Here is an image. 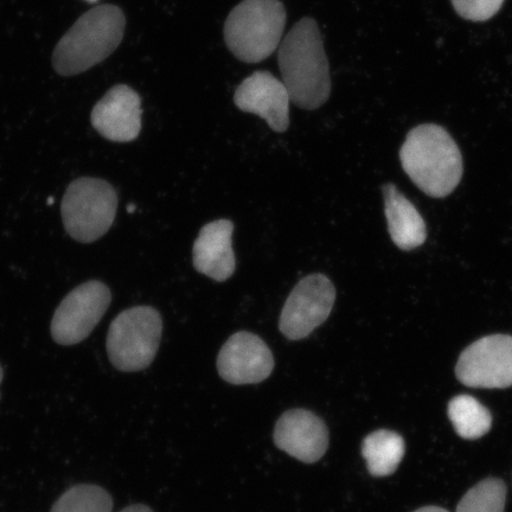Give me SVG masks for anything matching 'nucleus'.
I'll use <instances>...</instances> for the list:
<instances>
[{
  "instance_id": "0eeeda50",
  "label": "nucleus",
  "mask_w": 512,
  "mask_h": 512,
  "mask_svg": "<svg viewBox=\"0 0 512 512\" xmlns=\"http://www.w3.org/2000/svg\"><path fill=\"white\" fill-rule=\"evenodd\" d=\"M111 302V290L102 281L91 280L74 288L51 320L54 341L64 347L85 341L105 316Z\"/></svg>"
},
{
  "instance_id": "412c9836",
  "label": "nucleus",
  "mask_w": 512,
  "mask_h": 512,
  "mask_svg": "<svg viewBox=\"0 0 512 512\" xmlns=\"http://www.w3.org/2000/svg\"><path fill=\"white\" fill-rule=\"evenodd\" d=\"M120 512H153L147 505L144 504H133L130 507L121 510Z\"/></svg>"
},
{
  "instance_id": "6ab92c4d",
  "label": "nucleus",
  "mask_w": 512,
  "mask_h": 512,
  "mask_svg": "<svg viewBox=\"0 0 512 512\" xmlns=\"http://www.w3.org/2000/svg\"><path fill=\"white\" fill-rule=\"evenodd\" d=\"M505 499L507 485L503 480L488 478L467 491L456 512H504Z\"/></svg>"
},
{
  "instance_id": "9d476101",
  "label": "nucleus",
  "mask_w": 512,
  "mask_h": 512,
  "mask_svg": "<svg viewBox=\"0 0 512 512\" xmlns=\"http://www.w3.org/2000/svg\"><path fill=\"white\" fill-rule=\"evenodd\" d=\"M217 369L224 381L236 386L260 383L272 374L274 357L259 336L240 331L223 345Z\"/></svg>"
},
{
  "instance_id": "1a4fd4ad",
  "label": "nucleus",
  "mask_w": 512,
  "mask_h": 512,
  "mask_svg": "<svg viewBox=\"0 0 512 512\" xmlns=\"http://www.w3.org/2000/svg\"><path fill=\"white\" fill-rule=\"evenodd\" d=\"M456 375L466 387H511L512 336L491 335L472 343L460 355Z\"/></svg>"
},
{
  "instance_id": "b1692460",
  "label": "nucleus",
  "mask_w": 512,
  "mask_h": 512,
  "mask_svg": "<svg viewBox=\"0 0 512 512\" xmlns=\"http://www.w3.org/2000/svg\"><path fill=\"white\" fill-rule=\"evenodd\" d=\"M88 2H91V3H93V2H96V0H88Z\"/></svg>"
},
{
  "instance_id": "39448f33",
  "label": "nucleus",
  "mask_w": 512,
  "mask_h": 512,
  "mask_svg": "<svg viewBox=\"0 0 512 512\" xmlns=\"http://www.w3.org/2000/svg\"><path fill=\"white\" fill-rule=\"evenodd\" d=\"M163 320L151 306H134L119 313L108 330L106 349L114 368L137 373L155 360Z\"/></svg>"
},
{
  "instance_id": "ddd939ff",
  "label": "nucleus",
  "mask_w": 512,
  "mask_h": 512,
  "mask_svg": "<svg viewBox=\"0 0 512 512\" xmlns=\"http://www.w3.org/2000/svg\"><path fill=\"white\" fill-rule=\"evenodd\" d=\"M92 124L102 137L128 143L142 130V100L132 88L115 86L95 105Z\"/></svg>"
},
{
  "instance_id": "f257e3e1",
  "label": "nucleus",
  "mask_w": 512,
  "mask_h": 512,
  "mask_svg": "<svg viewBox=\"0 0 512 512\" xmlns=\"http://www.w3.org/2000/svg\"><path fill=\"white\" fill-rule=\"evenodd\" d=\"M278 50L281 81L290 93L292 104L307 111L323 106L330 98L331 74L315 19H300Z\"/></svg>"
},
{
  "instance_id": "4be33fe9",
  "label": "nucleus",
  "mask_w": 512,
  "mask_h": 512,
  "mask_svg": "<svg viewBox=\"0 0 512 512\" xmlns=\"http://www.w3.org/2000/svg\"><path fill=\"white\" fill-rule=\"evenodd\" d=\"M414 512H448L447 510L439 507H426L416 510Z\"/></svg>"
},
{
  "instance_id": "20e7f679",
  "label": "nucleus",
  "mask_w": 512,
  "mask_h": 512,
  "mask_svg": "<svg viewBox=\"0 0 512 512\" xmlns=\"http://www.w3.org/2000/svg\"><path fill=\"white\" fill-rule=\"evenodd\" d=\"M286 11L280 0H243L224 24V40L236 59L258 63L284 40Z\"/></svg>"
},
{
  "instance_id": "7ed1b4c3",
  "label": "nucleus",
  "mask_w": 512,
  "mask_h": 512,
  "mask_svg": "<svg viewBox=\"0 0 512 512\" xmlns=\"http://www.w3.org/2000/svg\"><path fill=\"white\" fill-rule=\"evenodd\" d=\"M125 25L123 11L117 6L101 5L88 11L57 44L56 72L72 76L106 60L123 41Z\"/></svg>"
},
{
  "instance_id": "9b49d317",
  "label": "nucleus",
  "mask_w": 512,
  "mask_h": 512,
  "mask_svg": "<svg viewBox=\"0 0 512 512\" xmlns=\"http://www.w3.org/2000/svg\"><path fill=\"white\" fill-rule=\"evenodd\" d=\"M234 102L242 112L259 115L274 132L290 126L291 96L284 82L270 72H255L236 89Z\"/></svg>"
},
{
  "instance_id": "aec40b11",
  "label": "nucleus",
  "mask_w": 512,
  "mask_h": 512,
  "mask_svg": "<svg viewBox=\"0 0 512 512\" xmlns=\"http://www.w3.org/2000/svg\"><path fill=\"white\" fill-rule=\"evenodd\" d=\"M460 16L473 22L488 21L502 8L504 0H452Z\"/></svg>"
},
{
  "instance_id": "f8f14e48",
  "label": "nucleus",
  "mask_w": 512,
  "mask_h": 512,
  "mask_svg": "<svg viewBox=\"0 0 512 512\" xmlns=\"http://www.w3.org/2000/svg\"><path fill=\"white\" fill-rule=\"evenodd\" d=\"M274 443L300 462L313 464L328 451L329 430L316 414L306 409H291L275 425Z\"/></svg>"
},
{
  "instance_id": "4468645a",
  "label": "nucleus",
  "mask_w": 512,
  "mask_h": 512,
  "mask_svg": "<svg viewBox=\"0 0 512 512\" xmlns=\"http://www.w3.org/2000/svg\"><path fill=\"white\" fill-rule=\"evenodd\" d=\"M233 232L234 224L228 220L210 222L202 228L192 251L198 272L219 283L232 277L236 268Z\"/></svg>"
},
{
  "instance_id": "2eb2a0df",
  "label": "nucleus",
  "mask_w": 512,
  "mask_h": 512,
  "mask_svg": "<svg viewBox=\"0 0 512 512\" xmlns=\"http://www.w3.org/2000/svg\"><path fill=\"white\" fill-rule=\"evenodd\" d=\"M382 190L388 232L395 246L402 251H413L424 245L427 239L426 223L413 203L393 184L384 185Z\"/></svg>"
},
{
  "instance_id": "6e6552de",
  "label": "nucleus",
  "mask_w": 512,
  "mask_h": 512,
  "mask_svg": "<svg viewBox=\"0 0 512 512\" xmlns=\"http://www.w3.org/2000/svg\"><path fill=\"white\" fill-rule=\"evenodd\" d=\"M336 300V288L323 274H311L299 281L287 298L279 329L290 341L310 336L329 318Z\"/></svg>"
},
{
  "instance_id": "a211bd4d",
  "label": "nucleus",
  "mask_w": 512,
  "mask_h": 512,
  "mask_svg": "<svg viewBox=\"0 0 512 512\" xmlns=\"http://www.w3.org/2000/svg\"><path fill=\"white\" fill-rule=\"evenodd\" d=\"M113 498L99 485L73 486L57 499L50 512H112Z\"/></svg>"
},
{
  "instance_id": "f3484780",
  "label": "nucleus",
  "mask_w": 512,
  "mask_h": 512,
  "mask_svg": "<svg viewBox=\"0 0 512 512\" xmlns=\"http://www.w3.org/2000/svg\"><path fill=\"white\" fill-rule=\"evenodd\" d=\"M448 416L459 437L466 440L484 437L492 425V416L488 408L470 395L453 398L448 403Z\"/></svg>"
},
{
  "instance_id": "dca6fc26",
  "label": "nucleus",
  "mask_w": 512,
  "mask_h": 512,
  "mask_svg": "<svg viewBox=\"0 0 512 512\" xmlns=\"http://www.w3.org/2000/svg\"><path fill=\"white\" fill-rule=\"evenodd\" d=\"M406 444L400 434L388 430H380L368 435L363 440L362 454L366 459L370 475L387 477L398 470Z\"/></svg>"
},
{
  "instance_id": "f03ea898",
  "label": "nucleus",
  "mask_w": 512,
  "mask_h": 512,
  "mask_svg": "<svg viewBox=\"0 0 512 512\" xmlns=\"http://www.w3.org/2000/svg\"><path fill=\"white\" fill-rule=\"evenodd\" d=\"M403 170L427 196L451 195L462 181V152L445 128L426 124L407 134L400 151Z\"/></svg>"
},
{
  "instance_id": "423d86ee",
  "label": "nucleus",
  "mask_w": 512,
  "mask_h": 512,
  "mask_svg": "<svg viewBox=\"0 0 512 512\" xmlns=\"http://www.w3.org/2000/svg\"><path fill=\"white\" fill-rule=\"evenodd\" d=\"M117 209L118 194L110 183L92 177L75 179L62 200L64 228L74 240L92 243L110 230Z\"/></svg>"
},
{
  "instance_id": "5701e85b",
  "label": "nucleus",
  "mask_w": 512,
  "mask_h": 512,
  "mask_svg": "<svg viewBox=\"0 0 512 512\" xmlns=\"http://www.w3.org/2000/svg\"><path fill=\"white\" fill-rule=\"evenodd\" d=\"M3 377H4V371H3L2 366H0V384H2V382H3Z\"/></svg>"
}]
</instances>
